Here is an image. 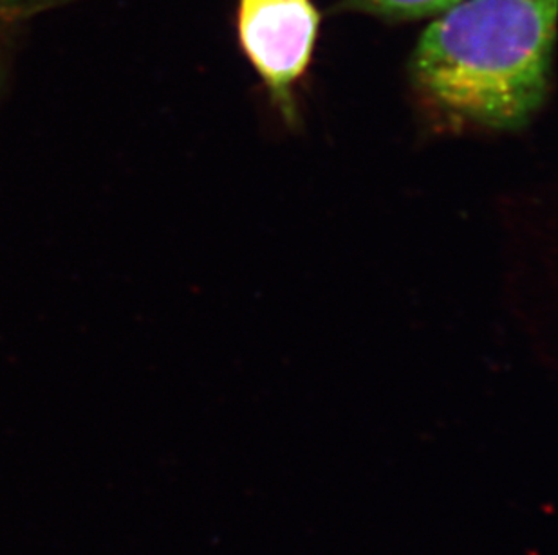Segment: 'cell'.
<instances>
[{"mask_svg":"<svg viewBox=\"0 0 558 555\" xmlns=\"http://www.w3.org/2000/svg\"><path fill=\"white\" fill-rule=\"evenodd\" d=\"M33 16L32 0H0V90L8 78L19 32Z\"/></svg>","mask_w":558,"mask_h":555,"instance_id":"277c9868","label":"cell"},{"mask_svg":"<svg viewBox=\"0 0 558 555\" xmlns=\"http://www.w3.org/2000/svg\"><path fill=\"white\" fill-rule=\"evenodd\" d=\"M558 0H463L411 58L417 92L447 120L519 131L548 100Z\"/></svg>","mask_w":558,"mask_h":555,"instance_id":"6da1fadb","label":"cell"},{"mask_svg":"<svg viewBox=\"0 0 558 555\" xmlns=\"http://www.w3.org/2000/svg\"><path fill=\"white\" fill-rule=\"evenodd\" d=\"M320 15L313 0H239L243 53L286 121H296L293 89L310 67Z\"/></svg>","mask_w":558,"mask_h":555,"instance_id":"7a4b0ae2","label":"cell"},{"mask_svg":"<svg viewBox=\"0 0 558 555\" xmlns=\"http://www.w3.org/2000/svg\"><path fill=\"white\" fill-rule=\"evenodd\" d=\"M463 0H343L342 10L378 16L384 21H422L437 16Z\"/></svg>","mask_w":558,"mask_h":555,"instance_id":"3957f363","label":"cell"}]
</instances>
